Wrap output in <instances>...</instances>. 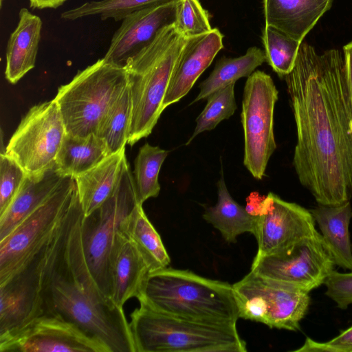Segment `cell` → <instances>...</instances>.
<instances>
[{
	"instance_id": "obj_3",
	"label": "cell",
	"mask_w": 352,
	"mask_h": 352,
	"mask_svg": "<svg viewBox=\"0 0 352 352\" xmlns=\"http://www.w3.org/2000/svg\"><path fill=\"white\" fill-rule=\"evenodd\" d=\"M162 314L199 322L236 324L239 310L233 286L169 267L149 272L138 298Z\"/></svg>"
},
{
	"instance_id": "obj_10",
	"label": "cell",
	"mask_w": 352,
	"mask_h": 352,
	"mask_svg": "<svg viewBox=\"0 0 352 352\" xmlns=\"http://www.w3.org/2000/svg\"><path fill=\"white\" fill-rule=\"evenodd\" d=\"M278 91L272 77L254 71L245 82L241 120L244 134L243 164L252 176L262 179L276 148L274 111Z\"/></svg>"
},
{
	"instance_id": "obj_31",
	"label": "cell",
	"mask_w": 352,
	"mask_h": 352,
	"mask_svg": "<svg viewBox=\"0 0 352 352\" xmlns=\"http://www.w3.org/2000/svg\"><path fill=\"white\" fill-rule=\"evenodd\" d=\"M262 40L266 62L280 77L289 74L294 67L302 43L271 25L265 26Z\"/></svg>"
},
{
	"instance_id": "obj_11",
	"label": "cell",
	"mask_w": 352,
	"mask_h": 352,
	"mask_svg": "<svg viewBox=\"0 0 352 352\" xmlns=\"http://www.w3.org/2000/svg\"><path fill=\"white\" fill-rule=\"evenodd\" d=\"M65 135L60 110L53 99L36 104L28 111L4 153L15 160L26 174L41 173L56 165Z\"/></svg>"
},
{
	"instance_id": "obj_28",
	"label": "cell",
	"mask_w": 352,
	"mask_h": 352,
	"mask_svg": "<svg viewBox=\"0 0 352 352\" xmlns=\"http://www.w3.org/2000/svg\"><path fill=\"white\" fill-rule=\"evenodd\" d=\"M168 151L145 143L139 149L134 161L133 178L138 202L140 204L160 191L158 176Z\"/></svg>"
},
{
	"instance_id": "obj_4",
	"label": "cell",
	"mask_w": 352,
	"mask_h": 352,
	"mask_svg": "<svg viewBox=\"0 0 352 352\" xmlns=\"http://www.w3.org/2000/svg\"><path fill=\"white\" fill-rule=\"evenodd\" d=\"M188 38L173 25L162 29L155 39L125 65L131 98L127 144L148 137L164 111L163 101Z\"/></svg>"
},
{
	"instance_id": "obj_33",
	"label": "cell",
	"mask_w": 352,
	"mask_h": 352,
	"mask_svg": "<svg viewBox=\"0 0 352 352\" xmlns=\"http://www.w3.org/2000/svg\"><path fill=\"white\" fill-rule=\"evenodd\" d=\"M174 26L186 38L210 32V15L199 0H176Z\"/></svg>"
},
{
	"instance_id": "obj_34",
	"label": "cell",
	"mask_w": 352,
	"mask_h": 352,
	"mask_svg": "<svg viewBox=\"0 0 352 352\" xmlns=\"http://www.w3.org/2000/svg\"><path fill=\"white\" fill-rule=\"evenodd\" d=\"M26 173L4 152L0 155V215L10 205L19 190Z\"/></svg>"
},
{
	"instance_id": "obj_25",
	"label": "cell",
	"mask_w": 352,
	"mask_h": 352,
	"mask_svg": "<svg viewBox=\"0 0 352 352\" xmlns=\"http://www.w3.org/2000/svg\"><path fill=\"white\" fill-rule=\"evenodd\" d=\"M111 154L105 141L95 133L86 136L66 133L56 159V166L63 176L74 177Z\"/></svg>"
},
{
	"instance_id": "obj_1",
	"label": "cell",
	"mask_w": 352,
	"mask_h": 352,
	"mask_svg": "<svg viewBox=\"0 0 352 352\" xmlns=\"http://www.w3.org/2000/svg\"><path fill=\"white\" fill-rule=\"evenodd\" d=\"M296 129L293 166L318 204L352 199V108L343 52L302 42L285 77Z\"/></svg>"
},
{
	"instance_id": "obj_16",
	"label": "cell",
	"mask_w": 352,
	"mask_h": 352,
	"mask_svg": "<svg viewBox=\"0 0 352 352\" xmlns=\"http://www.w3.org/2000/svg\"><path fill=\"white\" fill-rule=\"evenodd\" d=\"M175 14L176 0L128 15L113 35L103 59L125 67L128 60L148 45L162 29L174 24Z\"/></svg>"
},
{
	"instance_id": "obj_32",
	"label": "cell",
	"mask_w": 352,
	"mask_h": 352,
	"mask_svg": "<svg viewBox=\"0 0 352 352\" xmlns=\"http://www.w3.org/2000/svg\"><path fill=\"white\" fill-rule=\"evenodd\" d=\"M234 84L224 87L207 98L205 108L196 119V126L186 145L190 144L199 133L214 129L222 120L232 116L236 109Z\"/></svg>"
},
{
	"instance_id": "obj_29",
	"label": "cell",
	"mask_w": 352,
	"mask_h": 352,
	"mask_svg": "<svg viewBox=\"0 0 352 352\" xmlns=\"http://www.w3.org/2000/svg\"><path fill=\"white\" fill-rule=\"evenodd\" d=\"M131 116V98L127 84L102 120L96 133L105 141L111 154L125 148Z\"/></svg>"
},
{
	"instance_id": "obj_27",
	"label": "cell",
	"mask_w": 352,
	"mask_h": 352,
	"mask_svg": "<svg viewBox=\"0 0 352 352\" xmlns=\"http://www.w3.org/2000/svg\"><path fill=\"white\" fill-rule=\"evenodd\" d=\"M264 62H266L265 51L257 47L248 48L246 53L239 57H221L209 76L199 85V92L192 104L207 99L216 91L241 78L250 76Z\"/></svg>"
},
{
	"instance_id": "obj_30",
	"label": "cell",
	"mask_w": 352,
	"mask_h": 352,
	"mask_svg": "<svg viewBox=\"0 0 352 352\" xmlns=\"http://www.w3.org/2000/svg\"><path fill=\"white\" fill-rule=\"evenodd\" d=\"M175 0H99L87 1L82 5L63 12L60 16L74 21L80 18L100 16L102 20L113 19L122 21L128 15L150 7L160 6Z\"/></svg>"
},
{
	"instance_id": "obj_14",
	"label": "cell",
	"mask_w": 352,
	"mask_h": 352,
	"mask_svg": "<svg viewBox=\"0 0 352 352\" xmlns=\"http://www.w3.org/2000/svg\"><path fill=\"white\" fill-rule=\"evenodd\" d=\"M316 223L309 210L269 192L260 204L254 235L258 243L256 256L283 251L316 235Z\"/></svg>"
},
{
	"instance_id": "obj_12",
	"label": "cell",
	"mask_w": 352,
	"mask_h": 352,
	"mask_svg": "<svg viewBox=\"0 0 352 352\" xmlns=\"http://www.w3.org/2000/svg\"><path fill=\"white\" fill-rule=\"evenodd\" d=\"M335 265L318 232L283 251L255 256L251 271L309 293L324 284Z\"/></svg>"
},
{
	"instance_id": "obj_6",
	"label": "cell",
	"mask_w": 352,
	"mask_h": 352,
	"mask_svg": "<svg viewBox=\"0 0 352 352\" xmlns=\"http://www.w3.org/2000/svg\"><path fill=\"white\" fill-rule=\"evenodd\" d=\"M128 84L125 67L107 63L103 58L60 86L54 98L60 110L66 133L96 134L98 126Z\"/></svg>"
},
{
	"instance_id": "obj_17",
	"label": "cell",
	"mask_w": 352,
	"mask_h": 352,
	"mask_svg": "<svg viewBox=\"0 0 352 352\" xmlns=\"http://www.w3.org/2000/svg\"><path fill=\"white\" fill-rule=\"evenodd\" d=\"M151 268L135 243L120 230L110 254L111 300L123 308L132 298L140 297Z\"/></svg>"
},
{
	"instance_id": "obj_23",
	"label": "cell",
	"mask_w": 352,
	"mask_h": 352,
	"mask_svg": "<svg viewBox=\"0 0 352 352\" xmlns=\"http://www.w3.org/2000/svg\"><path fill=\"white\" fill-rule=\"evenodd\" d=\"M309 210L336 265L352 271V243L349 233L352 218L351 201L333 206L318 204Z\"/></svg>"
},
{
	"instance_id": "obj_2",
	"label": "cell",
	"mask_w": 352,
	"mask_h": 352,
	"mask_svg": "<svg viewBox=\"0 0 352 352\" xmlns=\"http://www.w3.org/2000/svg\"><path fill=\"white\" fill-rule=\"evenodd\" d=\"M82 214L76 191L60 226L43 250V314L75 324L109 352H135L123 308L104 296L87 265L80 237Z\"/></svg>"
},
{
	"instance_id": "obj_7",
	"label": "cell",
	"mask_w": 352,
	"mask_h": 352,
	"mask_svg": "<svg viewBox=\"0 0 352 352\" xmlns=\"http://www.w3.org/2000/svg\"><path fill=\"white\" fill-rule=\"evenodd\" d=\"M138 204L133 175L126 160L111 195L89 215L83 214L80 220L81 242L87 265L100 291L111 301L112 246L121 223Z\"/></svg>"
},
{
	"instance_id": "obj_21",
	"label": "cell",
	"mask_w": 352,
	"mask_h": 352,
	"mask_svg": "<svg viewBox=\"0 0 352 352\" xmlns=\"http://www.w3.org/2000/svg\"><path fill=\"white\" fill-rule=\"evenodd\" d=\"M43 22L41 18L23 8L16 28L10 34L6 47L5 76L16 83L35 66Z\"/></svg>"
},
{
	"instance_id": "obj_24",
	"label": "cell",
	"mask_w": 352,
	"mask_h": 352,
	"mask_svg": "<svg viewBox=\"0 0 352 352\" xmlns=\"http://www.w3.org/2000/svg\"><path fill=\"white\" fill-rule=\"evenodd\" d=\"M203 218L221 234L228 243H235L239 235L256 234L258 216L249 214L230 195L221 174L217 182V202L206 208Z\"/></svg>"
},
{
	"instance_id": "obj_9",
	"label": "cell",
	"mask_w": 352,
	"mask_h": 352,
	"mask_svg": "<svg viewBox=\"0 0 352 352\" xmlns=\"http://www.w3.org/2000/svg\"><path fill=\"white\" fill-rule=\"evenodd\" d=\"M239 318L261 322L270 328L300 330L311 298L298 289L252 271L232 285Z\"/></svg>"
},
{
	"instance_id": "obj_15",
	"label": "cell",
	"mask_w": 352,
	"mask_h": 352,
	"mask_svg": "<svg viewBox=\"0 0 352 352\" xmlns=\"http://www.w3.org/2000/svg\"><path fill=\"white\" fill-rule=\"evenodd\" d=\"M43 250L23 269L0 283V336L21 328L43 314Z\"/></svg>"
},
{
	"instance_id": "obj_26",
	"label": "cell",
	"mask_w": 352,
	"mask_h": 352,
	"mask_svg": "<svg viewBox=\"0 0 352 352\" xmlns=\"http://www.w3.org/2000/svg\"><path fill=\"white\" fill-rule=\"evenodd\" d=\"M120 230L135 243L151 271L168 267L170 256L160 235L146 217L142 204H138L122 221Z\"/></svg>"
},
{
	"instance_id": "obj_36",
	"label": "cell",
	"mask_w": 352,
	"mask_h": 352,
	"mask_svg": "<svg viewBox=\"0 0 352 352\" xmlns=\"http://www.w3.org/2000/svg\"><path fill=\"white\" fill-rule=\"evenodd\" d=\"M294 352H352V325L327 342H318L307 337L304 344Z\"/></svg>"
},
{
	"instance_id": "obj_8",
	"label": "cell",
	"mask_w": 352,
	"mask_h": 352,
	"mask_svg": "<svg viewBox=\"0 0 352 352\" xmlns=\"http://www.w3.org/2000/svg\"><path fill=\"white\" fill-rule=\"evenodd\" d=\"M76 192L74 178L66 176L42 205L0 241V283L26 266L53 237Z\"/></svg>"
},
{
	"instance_id": "obj_19",
	"label": "cell",
	"mask_w": 352,
	"mask_h": 352,
	"mask_svg": "<svg viewBox=\"0 0 352 352\" xmlns=\"http://www.w3.org/2000/svg\"><path fill=\"white\" fill-rule=\"evenodd\" d=\"M333 0H263L265 25L302 42Z\"/></svg>"
},
{
	"instance_id": "obj_13",
	"label": "cell",
	"mask_w": 352,
	"mask_h": 352,
	"mask_svg": "<svg viewBox=\"0 0 352 352\" xmlns=\"http://www.w3.org/2000/svg\"><path fill=\"white\" fill-rule=\"evenodd\" d=\"M0 352H109L98 339L62 317L42 314L0 336Z\"/></svg>"
},
{
	"instance_id": "obj_5",
	"label": "cell",
	"mask_w": 352,
	"mask_h": 352,
	"mask_svg": "<svg viewBox=\"0 0 352 352\" xmlns=\"http://www.w3.org/2000/svg\"><path fill=\"white\" fill-rule=\"evenodd\" d=\"M129 327L135 352H246L236 324L170 316L140 302Z\"/></svg>"
},
{
	"instance_id": "obj_22",
	"label": "cell",
	"mask_w": 352,
	"mask_h": 352,
	"mask_svg": "<svg viewBox=\"0 0 352 352\" xmlns=\"http://www.w3.org/2000/svg\"><path fill=\"white\" fill-rule=\"evenodd\" d=\"M126 160L124 148L74 177L84 215L93 212L111 195Z\"/></svg>"
},
{
	"instance_id": "obj_35",
	"label": "cell",
	"mask_w": 352,
	"mask_h": 352,
	"mask_svg": "<svg viewBox=\"0 0 352 352\" xmlns=\"http://www.w3.org/2000/svg\"><path fill=\"white\" fill-rule=\"evenodd\" d=\"M325 295L338 308L347 309L352 305V271L341 273L333 270L325 280Z\"/></svg>"
},
{
	"instance_id": "obj_37",
	"label": "cell",
	"mask_w": 352,
	"mask_h": 352,
	"mask_svg": "<svg viewBox=\"0 0 352 352\" xmlns=\"http://www.w3.org/2000/svg\"><path fill=\"white\" fill-rule=\"evenodd\" d=\"M346 77L352 108V41L343 47Z\"/></svg>"
},
{
	"instance_id": "obj_38",
	"label": "cell",
	"mask_w": 352,
	"mask_h": 352,
	"mask_svg": "<svg viewBox=\"0 0 352 352\" xmlns=\"http://www.w3.org/2000/svg\"><path fill=\"white\" fill-rule=\"evenodd\" d=\"M67 1L68 0H29L30 8L40 10L45 8L56 9Z\"/></svg>"
},
{
	"instance_id": "obj_20",
	"label": "cell",
	"mask_w": 352,
	"mask_h": 352,
	"mask_svg": "<svg viewBox=\"0 0 352 352\" xmlns=\"http://www.w3.org/2000/svg\"><path fill=\"white\" fill-rule=\"evenodd\" d=\"M64 177L56 165L41 173L27 174L13 201L0 215V241L47 201Z\"/></svg>"
},
{
	"instance_id": "obj_18",
	"label": "cell",
	"mask_w": 352,
	"mask_h": 352,
	"mask_svg": "<svg viewBox=\"0 0 352 352\" xmlns=\"http://www.w3.org/2000/svg\"><path fill=\"white\" fill-rule=\"evenodd\" d=\"M223 38L219 29L212 28L208 33L187 38L163 101L164 110L189 92L223 48Z\"/></svg>"
}]
</instances>
